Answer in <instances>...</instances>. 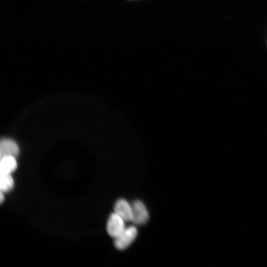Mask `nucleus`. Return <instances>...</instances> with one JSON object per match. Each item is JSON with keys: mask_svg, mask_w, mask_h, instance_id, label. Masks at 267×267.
<instances>
[{"mask_svg": "<svg viewBox=\"0 0 267 267\" xmlns=\"http://www.w3.org/2000/svg\"><path fill=\"white\" fill-rule=\"evenodd\" d=\"M138 235V230L135 226H131L125 229L118 236L115 238L114 245L118 250H124L129 247Z\"/></svg>", "mask_w": 267, "mask_h": 267, "instance_id": "nucleus-1", "label": "nucleus"}, {"mask_svg": "<svg viewBox=\"0 0 267 267\" xmlns=\"http://www.w3.org/2000/svg\"><path fill=\"white\" fill-rule=\"evenodd\" d=\"M125 221L115 212L112 213L107 223V232L109 235L115 238L118 236L125 230Z\"/></svg>", "mask_w": 267, "mask_h": 267, "instance_id": "nucleus-2", "label": "nucleus"}, {"mask_svg": "<svg viewBox=\"0 0 267 267\" xmlns=\"http://www.w3.org/2000/svg\"><path fill=\"white\" fill-rule=\"evenodd\" d=\"M133 218L132 221L137 225L146 223L149 219L148 211L140 201H135L132 205Z\"/></svg>", "mask_w": 267, "mask_h": 267, "instance_id": "nucleus-3", "label": "nucleus"}, {"mask_svg": "<svg viewBox=\"0 0 267 267\" xmlns=\"http://www.w3.org/2000/svg\"><path fill=\"white\" fill-rule=\"evenodd\" d=\"M114 212L125 222L132 221L133 211L132 205L125 199H120L117 201L114 206Z\"/></svg>", "mask_w": 267, "mask_h": 267, "instance_id": "nucleus-4", "label": "nucleus"}, {"mask_svg": "<svg viewBox=\"0 0 267 267\" xmlns=\"http://www.w3.org/2000/svg\"><path fill=\"white\" fill-rule=\"evenodd\" d=\"M19 153V148L15 141L8 139H4L1 140L0 144L1 158L9 156L16 157Z\"/></svg>", "mask_w": 267, "mask_h": 267, "instance_id": "nucleus-5", "label": "nucleus"}, {"mask_svg": "<svg viewBox=\"0 0 267 267\" xmlns=\"http://www.w3.org/2000/svg\"><path fill=\"white\" fill-rule=\"evenodd\" d=\"M17 167L15 157H6L1 158L0 174H10L14 172Z\"/></svg>", "mask_w": 267, "mask_h": 267, "instance_id": "nucleus-6", "label": "nucleus"}, {"mask_svg": "<svg viewBox=\"0 0 267 267\" xmlns=\"http://www.w3.org/2000/svg\"><path fill=\"white\" fill-rule=\"evenodd\" d=\"M14 186V181L10 174H0V189L4 193L11 190Z\"/></svg>", "mask_w": 267, "mask_h": 267, "instance_id": "nucleus-7", "label": "nucleus"}, {"mask_svg": "<svg viewBox=\"0 0 267 267\" xmlns=\"http://www.w3.org/2000/svg\"><path fill=\"white\" fill-rule=\"evenodd\" d=\"M5 200L4 193L2 191H1V194H0V202L3 203Z\"/></svg>", "mask_w": 267, "mask_h": 267, "instance_id": "nucleus-8", "label": "nucleus"}]
</instances>
